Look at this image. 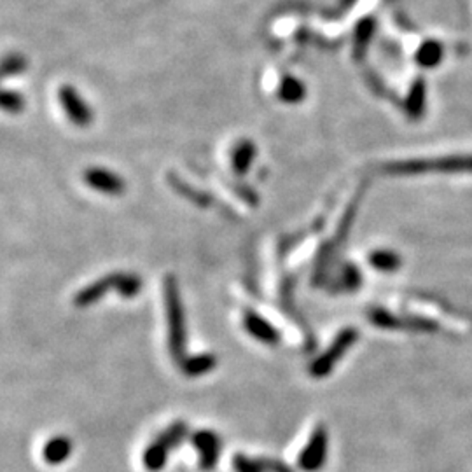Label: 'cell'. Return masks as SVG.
Here are the masks:
<instances>
[{
  "label": "cell",
  "instance_id": "5bb4252c",
  "mask_svg": "<svg viewBox=\"0 0 472 472\" xmlns=\"http://www.w3.org/2000/svg\"><path fill=\"white\" fill-rule=\"evenodd\" d=\"M306 96V87L297 77L285 76L278 86V98L285 103H299Z\"/></svg>",
  "mask_w": 472,
  "mask_h": 472
},
{
  "label": "cell",
  "instance_id": "3957f363",
  "mask_svg": "<svg viewBox=\"0 0 472 472\" xmlns=\"http://www.w3.org/2000/svg\"><path fill=\"white\" fill-rule=\"evenodd\" d=\"M357 338H359V332L355 327H345L338 336H336L334 341L331 343L327 350L322 353L318 359H315L310 364V374L313 378H325L332 373L336 364L341 360V357L345 355V352H348L353 345H355Z\"/></svg>",
  "mask_w": 472,
  "mask_h": 472
},
{
  "label": "cell",
  "instance_id": "9c48e42d",
  "mask_svg": "<svg viewBox=\"0 0 472 472\" xmlns=\"http://www.w3.org/2000/svg\"><path fill=\"white\" fill-rule=\"evenodd\" d=\"M115 287H117V273H110V275L101 276V278L94 280V282L90 283L87 287L80 289L79 292L76 294V297H73V304L79 308L91 306V304L98 303L107 292L115 290Z\"/></svg>",
  "mask_w": 472,
  "mask_h": 472
},
{
  "label": "cell",
  "instance_id": "30bf717a",
  "mask_svg": "<svg viewBox=\"0 0 472 472\" xmlns=\"http://www.w3.org/2000/svg\"><path fill=\"white\" fill-rule=\"evenodd\" d=\"M234 472H292V469L276 458H248L243 453L233 457Z\"/></svg>",
  "mask_w": 472,
  "mask_h": 472
},
{
  "label": "cell",
  "instance_id": "5b68a950",
  "mask_svg": "<svg viewBox=\"0 0 472 472\" xmlns=\"http://www.w3.org/2000/svg\"><path fill=\"white\" fill-rule=\"evenodd\" d=\"M191 443L199 453V467L203 471H212L222 450L220 437L212 430H198L191 436Z\"/></svg>",
  "mask_w": 472,
  "mask_h": 472
},
{
  "label": "cell",
  "instance_id": "8992f818",
  "mask_svg": "<svg viewBox=\"0 0 472 472\" xmlns=\"http://www.w3.org/2000/svg\"><path fill=\"white\" fill-rule=\"evenodd\" d=\"M59 103H62L63 110L69 115L70 121L76 126H90L93 121V112L87 107L86 101L79 96L76 87L72 86H62L59 87Z\"/></svg>",
  "mask_w": 472,
  "mask_h": 472
},
{
  "label": "cell",
  "instance_id": "7c38bea8",
  "mask_svg": "<svg viewBox=\"0 0 472 472\" xmlns=\"http://www.w3.org/2000/svg\"><path fill=\"white\" fill-rule=\"evenodd\" d=\"M72 450L73 444L69 437L55 436L44 444V448H42V458H44L49 465H58L63 464V462L72 455Z\"/></svg>",
  "mask_w": 472,
  "mask_h": 472
},
{
  "label": "cell",
  "instance_id": "ac0fdd59",
  "mask_svg": "<svg viewBox=\"0 0 472 472\" xmlns=\"http://www.w3.org/2000/svg\"><path fill=\"white\" fill-rule=\"evenodd\" d=\"M341 280H343V287H345L346 290H353L360 285V280L362 278H360V273L355 266L346 264L345 268H343Z\"/></svg>",
  "mask_w": 472,
  "mask_h": 472
},
{
  "label": "cell",
  "instance_id": "e0dca14e",
  "mask_svg": "<svg viewBox=\"0 0 472 472\" xmlns=\"http://www.w3.org/2000/svg\"><path fill=\"white\" fill-rule=\"evenodd\" d=\"M24 100L20 93L16 91L6 90L2 93V108L3 110L10 112V114H17V112L23 110Z\"/></svg>",
  "mask_w": 472,
  "mask_h": 472
},
{
  "label": "cell",
  "instance_id": "d6986e66",
  "mask_svg": "<svg viewBox=\"0 0 472 472\" xmlns=\"http://www.w3.org/2000/svg\"><path fill=\"white\" fill-rule=\"evenodd\" d=\"M24 70V59L17 55H10L3 59L2 73L3 76H14V73H20Z\"/></svg>",
  "mask_w": 472,
  "mask_h": 472
},
{
  "label": "cell",
  "instance_id": "ba28073f",
  "mask_svg": "<svg viewBox=\"0 0 472 472\" xmlns=\"http://www.w3.org/2000/svg\"><path fill=\"white\" fill-rule=\"evenodd\" d=\"M243 325L245 331L252 336L254 339H257L262 345L275 346L280 341V332L275 325L269 320H266L264 317L257 313V311L247 310L243 315Z\"/></svg>",
  "mask_w": 472,
  "mask_h": 472
},
{
  "label": "cell",
  "instance_id": "2e32d148",
  "mask_svg": "<svg viewBox=\"0 0 472 472\" xmlns=\"http://www.w3.org/2000/svg\"><path fill=\"white\" fill-rule=\"evenodd\" d=\"M369 262L373 268L380 271H395L401 266V257L392 250H374L369 255Z\"/></svg>",
  "mask_w": 472,
  "mask_h": 472
},
{
  "label": "cell",
  "instance_id": "52a82bcc",
  "mask_svg": "<svg viewBox=\"0 0 472 472\" xmlns=\"http://www.w3.org/2000/svg\"><path fill=\"white\" fill-rule=\"evenodd\" d=\"M84 180L94 191L108 196H119L126 191V184L115 171L101 166L87 168L84 171Z\"/></svg>",
  "mask_w": 472,
  "mask_h": 472
},
{
  "label": "cell",
  "instance_id": "7a4b0ae2",
  "mask_svg": "<svg viewBox=\"0 0 472 472\" xmlns=\"http://www.w3.org/2000/svg\"><path fill=\"white\" fill-rule=\"evenodd\" d=\"M187 437V425L184 422H175L159 434L143 451V465L149 472H159L168 460V453L177 448Z\"/></svg>",
  "mask_w": 472,
  "mask_h": 472
},
{
  "label": "cell",
  "instance_id": "6da1fadb",
  "mask_svg": "<svg viewBox=\"0 0 472 472\" xmlns=\"http://www.w3.org/2000/svg\"><path fill=\"white\" fill-rule=\"evenodd\" d=\"M164 306H166L168 336H170V353L177 364L185 359V343H187V331H185L184 306H182L178 283L173 275L164 276L163 282Z\"/></svg>",
  "mask_w": 472,
  "mask_h": 472
},
{
  "label": "cell",
  "instance_id": "4fadbf2b",
  "mask_svg": "<svg viewBox=\"0 0 472 472\" xmlns=\"http://www.w3.org/2000/svg\"><path fill=\"white\" fill-rule=\"evenodd\" d=\"M180 371L189 378H199L215 369L217 357L213 353H198V355L185 357L180 364Z\"/></svg>",
  "mask_w": 472,
  "mask_h": 472
},
{
  "label": "cell",
  "instance_id": "8fae6325",
  "mask_svg": "<svg viewBox=\"0 0 472 472\" xmlns=\"http://www.w3.org/2000/svg\"><path fill=\"white\" fill-rule=\"evenodd\" d=\"M255 154H257V149H255V143L252 140H240L231 152V166H233L234 173L240 175V177L247 173L252 163H254Z\"/></svg>",
  "mask_w": 472,
  "mask_h": 472
},
{
  "label": "cell",
  "instance_id": "277c9868",
  "mask_svg": "<svg viewBox=\"0 0 472 472\" xmlns=\"http://www.w3.org/2000/svg\"><path fill=\"white\" fill-rule=\"evenodd\" d=\"M327 448H329L327 430H325L324 425H318L317 429L311 432L306 446L303 448L299 458H297V465H299L301 471L304 472L320 471L322 465L325 464V458H327Z\"/></svg>",
  "mask_w": 472,
  "mask_h": 472
},
{
  "label": "cell",
  "instance_id": "9a60e30c",
  "mask_svg": "<svg viewBox=\"0 0 472 472\" xmlns=\"http://www.w3.org/2000/svg\"><path fill=\"white\" fill-rule=\"evenodd\" d=\"M142 290V278L136 276L135 273H117V287L115 292L121 297L131 299V297L138 296Z\"/></svg>",
  "mask_w": 472,
  "mask_h": 472
}]
</instances>
